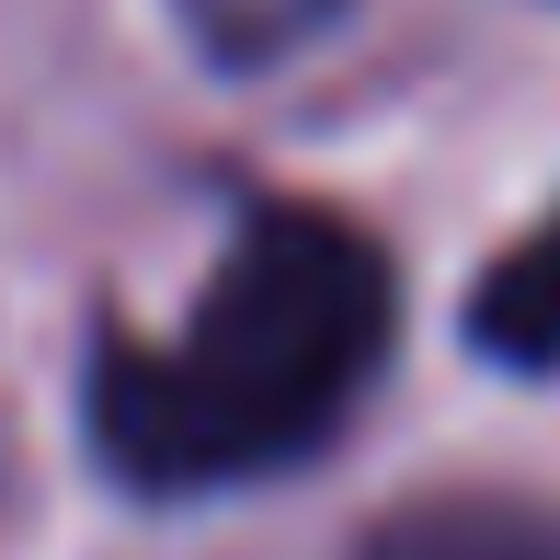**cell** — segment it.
Instances as JSON below:
<instances>
[{"mask_svg":"<svg viewBox=\"0 0 560 560\" xmlns=\"http://www.w3.org/2000/svg\"><path fill=\"white\" fill-rule=\"evenodd\" d=\"M400 332V275L332 207H252L184 332H104L92 457L149 503L287 480L354 423Z\"/></svg>","mask_w":560,"mask_h":560,"instance_id":"cell-1","label":"cell"},{"mask_svg":"<svg viewBox=\"0 0 560 560\" xmlns=\"http://www.w3.org/2000/svg\"><path fill=\"white\" fill-rule=\"evenodd\" d=\"M343 560H560V515L549 503H503V492H435L412 515L366 526Z\"/></svg>","mask_w":560,"mask_h":560,"instance_id":"cell-2","label":"cell"},{"mask_svg":"<svg viewBox=\"0 0 560 560\" xmlns=\"http://www.w3.org/2000/svg\"><path fill=\"white\" fill-rule=\"evenodd\" d=\"M469 343L515 377H560V207L469 287Z\"/></svg>","mask_w":560,"mask_h":560,"instance_id":"cell-3","label":"cell"},{"mask_svg":"<svg viewBox=\"0 0 560 560\" xmlns=\"http://www.w3.org/2000/svg\"><path fill=\"white\" fill-rule=\"evenodd\" d=\"M172 12H184V35L207 46L218 69H275V58L332 35L343 0H172Z\"/></svg>","mask_w":560,"mask_h":560,"instance_id":"cell-4","label":"cell"}]
</instances>
